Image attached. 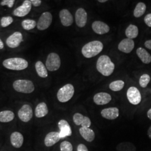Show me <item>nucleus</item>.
<instances>
[{
	"instance_id": "obj_1",
	"label": "nucleus",
	"mask_w": 151,
	"mask_h": 151,
	"mask_svg": "<svg viewBox=\"0 0 151 151\" xmlns=\"http://www.w3.org/2000/svg\"><path fill=\"white\" fill-rule=\"evenodd\" d=\"M96 68L97 70L103 75L109 76L113 73L115 65L109 57L106 55H103L98 58Z\"/></svg>"
},
{
	"instance_id": "obj_2",
	"label": "nucleus",
	"mask_w": 151,
	"mask_h": 151,
	"mask_svg": "<svg viewBox=\"0 0 151 151\" xmlns=\"http://www.w3.org/2000/svg\"><path fill=\"white\" fill-rule=\"evenodd\" d=\"M103 44L101 42L95 40L85 45L82 49V53L87 58H90L99 54L103 50Z\"/></svg>"
},
{
	"instance_id": "obj_3",
	"label": "nucleus",
	"mask_w": 151,
	"mask_h": 151,
	"mask_svg": "<svg viewBox=\"0 0 151 151\" xmlns=\"http://www.w3.org/2000/svg\"><path fill=\"white\" fill-rule=\"evenodd\" d=\"M3 65L10 70H24L28 67V62L22 58H11L4 60Z\"/></svg>"
},
{
	"instance_id": "obj_4",
	"label": "nucleus",
	"mask_w": 151,
	"mask_h": 151,
	"mask_svg": "<svg viewBox=\"0 0 151 151\" xmlns=\"http://www.w3.org/2000/svg\"><path fill=\"white\" fill-rule=\"evenodd\" d=\"M13 87L16 91L25 93H30L35 89L32 82L27 80H16L13 83Z\"/></svg>"
},
{
	"instance_id": "obj_5",
	"label": "nucleus",
	"mask_w": 151,
	"mask_h": 151,
	"mask_svg": "<svg viewBox=\"0 0 151 151\" xmlns=\"http://www.w3.org/2000/svg\"><path fill=\"white\" fill-rule=\"evenodd\" d=\"M75 93L74 87L70 83L61 87L57 92V99L61 103H66L73 97Z\"/></svg>"
},
{
	"instance_id": "obj_6",
	"label": "nucleus",
	"mask_w": 151,
	"mask_h": 151,
	"mask_svg": "<svg viewBox=\"0 0 151 151\" xmlns=\"http://www.w3.org/2000/svg\"><path fill=\"white\" fill-rule=\"evenodd\" d=\"M61 64L60 56L55 53L49 54L45 63V67L49 71H55L60 68Z\"/></svg>"
},
{
	"instance_id": "obj_7",
	"label": "nucleus",
	"mask_w": 151,
	"mask_h": 151,
	"mask_svg": "<svg viewBox=\"0 0 151 151\" xmlns=\"http://www.w3.org/2000/svg\"><path fill=\"white\" fill-rule=\"evenodd\" d=\"M52 15L49 12H45L39 19L37 23V28L39 30H44L48 29L52 22Z\"/></svg>"
},
{
	"instance_id": "obj_8",
	"label": "nucleus",
	"mask_w": 151,
	"mask_h": 151,
	"mask_svg": "<svg viewBox=\"0 0 151 151\" xmlns=\"http://www.w3.org/2000/svg\"><path fill=\"white\" fill-rule=\"evenodd\" d=\"M127 96L129 103L133 105H138L141 101V94L139 90L135 87H130L127 93Z\"/></svg>"
},
{
	"instance_id": "obj_9",
	"label": "nucleus",
	"mask_w": 151,
	"mask_h": 151,
	"mask_svg": "<svg viewBox=\"0 0 151 151\" xmlns=\"http://www.w3.org/2000/svg\"><path fill=\"white\" fill-rule=\"evenodd\" d=\"M18 116L23 122H29L32 117V110L29 105H24L18 112Z\"/></svg>"
},
{
	"instance_id": "obj_10",
	"label": "nucleus",
	"mask_w": 151,
	"mask_h": 151,
	"mask_svg": "<svg viewBox=\"0 0 151 151\" xmlns=\"http://www.w3.org/2000/svg\"><path fill=\"white\" fill-rule=\"evenodd\" d=\"M32 9V4L30 1H24L22 5L16 8L13 12V14L17 17H24L27 15Z\"/></svg>"
},
{
	"instance_id": "obj_11",
	"label": "nucleus",
	"mask_w": 151,
	"mask_h": 151,
	"mask_svg": "<svg viewBox=\"0 0 151 151\" xmlns=\"http://www.w3.org/2000/svg\"><path fill=\"white\" fill-rule=\"evenodd\" d=\"M22 41V35L19 32H15L9 37L6 40V44L11 48H15L19 47Z\"/></svg>"
},
{
	"instance_id": "obj_12",
	"label": "nucleus",
	"mask_w": 151,
	"mask_h": 151,
	"mask_svg": "<svg viewBox=\"0 0 151 151\" xmlns=\"http://www.w3.org/2000/svg\"><path fill=\"white\" fill-rule=\"evenodd\" d=\"M75 19L76 23L78 27H84L86 24L87 20L86 11L82 8L78 9L76 12Z\"/></svg>"
},
{
	"instance_id": "obj_13",
	"label": "nucleus",
	"mask_w": 151,
	"mask_h": 151,
	"mask_svg": "<svg viewBox=\"0 0 151 151\" xmlns=\"http://www.w3.org/2000/svg\"><path fill=\"white\" fill-rule=\"evenodd\" d=\"M134 48V42L132 39L129 38L124 39L118 45V49L125 53H129Z\"/></svg>"
},
{
	"instance_id": "obj_14",
	"label": "nucleus",
	"mask_w": 151,
	"mask_h": 151,
	"mask_svg": "<svg viewBox=\"0 0 151 151\" xmlns=\"http://www.w3.org/2000/svg\"><path fill=\"white\" fill-rule=\"evenodd\" d=\"M73 120L76 125H81L83 128H89L91 125L90 119L80 113H76L73 115Z\"/></svg>"
},
{
	"instance_id": "obj_15",
	"label": "nucleus",
	"mask_w": 151,
	"mask_h": 151,
	"mask_svg": "<svg viewBox=\"0 0 151 151\" xmlns=\"http://www.w3.org/2000/svg\"><path fill=\"white\" fill-rule=\"evenodd\" d=\"M60 138H65L66 137L72 135V130L69 123L65 120H60L58 123Z\"/></svg>"
},
{
	"instance_id": "obj_16",
	"label": "nucleus",
	"mask_w": 151,
	"mask_h": 151,
	"mask_svg": "<svg viewBox=\"0 0 151 151\" xmlns=\"http://www.w3.org/2000/svg\"><path fill=\"white\" fill-rule=\"evenodd\" d=\"M111 100V96L106 92H99L93 97V101L98 105H106Z\"/></svg>"
},
{
	"instance_id": "obj_17",
	"label": "nucleus",
	"mask_w": 151,
	"mask_h": 151,
	"mask_svg": "<svg viewBox=\"0 0 151 151\" xmlns=\"http://www.w3.org/2000/svg\"><path fill=\"white\" fill-rule=\"evenodd\" d=\"M92 28L93 32L97 34H104L108 33L110 27L106 24L100 21H95L92 24Z\"/></svg>"
},
{
	"instance_id": "obj_18",
	"label": "nucleus",
	"mask_w": 151,
	"mask_h": 151,
	"mask_svg": "<svg viewBox=\"0 0 151 151\" xmlns=\"http://www.w3.org/2000/svg\"><path fill=\"white\" fill-rule=\"evenodd\" d=\"M60 18L62 24L65 27H70L73 22L72 14L70 11L66 9H63L60 11Z\"/></svg>"
},
{
	"instance_id": "obj_19",
	"label": "nucleus",
	"mask_w": 151,
	"mask_h": 151,
	"mask_svg": "<svg viewBox=\"0 0 151 151\" xmlns=\"http://www.w3.org/2000/svg\"><path fill=\"white\" fill-rule=\"evenodd\" d=\"M103 118L108 120L116 119L119 115V109L117 108H109L104 109L101 112Z\"/></svg>"
},
{
	"instance_id": "obj_20",
	"label": "nucleus",
	"mask_w": 151,
	"mask_h": 151,
	"mask_svg": "<svg viewBox=\"0 0 151 151\" xmlns=\"http://www.w3.org/2000/svg\"><path fill=\"white\" fill-rule=\"evenodd\" d=\"M60 139L59 132H52L46 135L44 139V143L47 147H51L59 142Z\"/></svg>"
},
{
	"instance_id": "obj_21",
	"label": "nucleus",
	"mask_w": 151,
	"mask_h": 151,
	"mask_svg": "<svg viewBox=\"0 0 151 151\" xmlns=\"http://www.w3.org/2000/svg\"><path fill=\"white\" fill-rule=\"evenodd\" d=\"M11 145L16 148H20L24 142V137L22 134L18 132H13L10 137Z\"/></svg>"
},
{
	"instance_id": "obj_22",
	"label": "nucleus",
	"mask_w": 151,
	"mask_h": 151,
	"mask_svg": "<svg viewBox=\"0 0 151 151\" xmlns=\"http://www.w3.org/2000/svg\"><path fill=\"white\" fill-rule=\"evenodd\" d=\"M80 133L84 139L91 142L95 139V134L93 130L89 128H83L81 127L79 130Z\"/></svg>"
},
{
	"instance_id": "obj_23",
	"label": "nucleus",
	"mask_w": 151,
	"mask_h": 151,
	"mask_svg": "<svg viewBox=\"0 0 151 151\" xmlns=\"http://www.w3.org/2000/svg\"><path fill=\"white\" fill-rule=\"evenodd\" d=\"M137 54L142 62L145 64H149L151 62V55L146 49L139 47L137 49Z\"/></svg>"
},
{
	"instance_id": "obj_24",
	"label": "nucleus",
	"mask_w": 151,
	"mask_h": 151,
	"mask_svg": "<svg viewBox=\"0 0 151 151\" xmlns=\"http://www.w3.org/2000/svg\"><path fill=\"white\" fill-rule=\"evenodd\" d=\"M48 113V109L47 104L45 103H40L38 104L35 108V114L37 118H43Z\"/></svg>"
},
{
	"instance_id": "obj_25",
	"label": "nucleus",
	"mask_w": 151,
	"mask_h": 151,
	"mask_svg": "<svg viewBox=\"0 0 151 151\" xmlns=\"http://www.w3.org/2000/svg\"><path fill=\"white\" fill-rule=\"evenodd\" d=\"M15 118L14 113L10 110H5L0 112V122L8 123L12 121Z\"/></svg>"
},
{
	"instance_id": "obj_26",
	"label": "nucleus",
	"mask_w": 151,
	"mask_h": 151,
	"mask_svg": "<svg viewBox=\"0 0 151 151\" xmlns=\"http://www.w3.org/2000/svg\"><path fill=\"white\" fill-rule=\"evenodd\" d=\"M138 28L134 25L130 24L125 30V35L127 37L130 39L137 38L138 35Z\"/></svg>"
},
{
	"instance_id": "obj_27",
	"label": "nucleus",
	"mask_w": 151,
	"mask_h": 151,
	"mask_svg": "<svg viewBox=\"0 0 151 151\" xmlns=\"http://www.w3.org/2000/svg\"><path fill=\"white\" fill-rule=\"evenodd\" d=\"M35 69L38 76L42 78H46L48 76V71L46 67L41 61H38L35 63Z\"/></svg>"
},
{
	"instance_id": "obj_28",
	"label": "nucleus",
	"mask_w": 151,
	"mask_h": 151,
	"mask_svg": "<svg viewBox=\"0 0 151 151\" xmlns=\"http://www.w3.org/2000/svg\"><path fill=\"white\" fill-rule=\"evenodd\" d=\"M146 10V6L143 2H139L134 10V16L135 17H139L144 15Z\"/></svg>"
},
{
	"instance_id": "obj_29",
	"label": "nucleus",
	"mask_w": 151,
	"mask_h": 151,
	"mask_svg": "<svg viewBox=\"0 0 151 151\" xmlns=\"http://www.w3.org/2000/svg\"><path fill=\"white\" fill-rule=\"evenodd\" d=\"M124 82L122 80L113 81L109 85V88L113 91H119L122 90L124 86Z\"/></svg>"
},
{
	"instance_id": "obj_30",
	"label": "nucleus",
	"mask_w": 151,
	"mask_h": 151,
	"mask_svg": "<svg viewBox=\"0 0 151 151\" xmlns=\"http://www.w3.org/2000/svg\"><path fill=\"white\" fill-rule=\"evenodd\" d=\"M22 25L24 29L26 30H30L35 27L37 25V24L34 20L27 19L23 20L22 22Z\"/></svg>"
},
{
	"instance_id": "obj_31",
	"label": "nucleus",
	"mask_w": 151,
	"mask_h": 151,
	"mask_svg": "<svg viewBox=\"0 0 151 151\" xmlns=\"http://www.w3.org/2000/svg\"><path fill=\"white\" fill-rule=\"evenodd\" d=\"M151 80L150 76L148 74H143L140 76L139 78V85L143 88H146Z\"/></svg>"
},
{
	"instance_id": "obj_32",
	"label": "nucleus",
	"mask_w": 151,
	"mask_h": 151,
	"mask_svg": "<svg viewBox=\"0 0 151 151\" xmlns=\"http://www.w3.org/2000/svg\"><path fill=\"white\" fill-rule=\"evenodd\" d=\"M60 151H73V146L70 142L63 141L60 145Z\"/></svg>"
},
{
	"instance_id": "obj_33",
	"label": "nucleus",
	"mask_w": 151,
	"mask_h": 151,
	"mask_svg": "<svg viewBox=\"0 0 151 151\" xmlns=\"http://www.w3.org/2000/svg\"><path fill=\"white\" fill-rule=\"evenodd\" d=\"M13 21V18L11 16H5L1 20V25L2 27H7L12 24Z\"/></svg>"
},
{
	"instance_id": "obj_34",
	"label": "nucleus",
	"mask_w": 151,
	"mask_h": 151,
	"mask_svg": "<svg viewBox=\"0 0 151 151\" xmlns=\"http://www.w3.org/2000/svg\"><path fill=\"white\" fill-rule=\"evenodd\" d=\"M14 3H15L14 0H4V1H1V5H7L9 7L11 8L12 7H13V6L14 5Z\"/></svg>"
},
{
	"instance_id": "obj_35",
	"label": "nucleus",
	"mask_w": 151,
	"mask_h": 151,
	"mask_svg": "<svg viewBox=\"0 0 151 151\" xmlns=\"http://www.w3.org/2000/svg\"><path fill=\"white\" fill-rule=\"evenodd\" d=\"M144 20H145V22L146 23V25L148 27H151V14H147L145 16Z\"/></svg>"
},
{
	"instance_id": "obj_36",
	"label": "nucleus",
	"mask_w": 151,
	"mask_h": 151,
	"mask_svg": "<svg viewBox=\"0 0 151 151\" xmlns=\"http://www.w3.org/2000/svg\"><path fill=\"white\" fill-rule=\"evenodd\" d=\"M77 151H88V150L85 145L80 144L77 147Z\"/></svg>"
},
{
	"instance_id": "obj_37",
	"label": "nucleus",
	"mask_w": 151,
	"mask_h": 151,
	"mask_svg": "<svg viewBox=\"0 0 151 151\" xmlns=\"http://www.w3.org/2000/svg\"><path fill=\"white\" fill-rule=\"evenodd\" d=\"M31 4L35 7H38L41 5L42 1L40 0H31Z\"/></svg>"
},
{
	"instance_id": "obj_38",
	"label": "nucleus",
	"mask_w": 151,
	"mask_h": 151,
	"mask_svg": "<svg viewBox=\"0 0 151 151\" xmlns=\"http://www.w3.org/2000/svg\"><path fill=\"white\" fill-rule=\"evenodd\" d=\"M145 45L147 48L151 50V40H147L145 43Z\"/></svg>"
},
{
	"instance_id": "obj_39",
	"label": "nucleus",
	"mask_w": 151,
	"mask_h": 151,
	"mask_svg": "<svg viewBox=\"0 0 151 151\" xmlns=\"http://www.w3.org/2000/svg\"><path fill=\"white\" fill-rule=\"evenodd\" d=\"M147 116L149 119L151 120V108L147 112Z\"/></svg>"
},
{
	"instance_id": "obj_40",
	"label": "nucleus",
	"mask_w": 151,
	"mask_h": 151,
	"mask_svg": "<svg viewBox=\"0 0 151 151\" xmlns=\"http://www.w3.org/2000/svg\"><path fill=\"white\" fill-rule=\"evenodd\" d=\"M147 134H148V137H149V138L151 139V126L149 128V129L148 130V133H147Z\"/></svg>"
},
{
	"instance_id": "obj_41",
	"label": "nucleus",
	"mask_w": 151,
	"mask_h": 151,
	"mask_svg": "<svg viewBox=\"0 0 151 151\" xmlns=\"http://www.w3.org/2000/svg\"><path fill=\"white\" fill-rule=\"evenodd\" d=\"M4 43H3L2 41V40L0 39V49L4 48Z\"/></svg>"
},
{
	"instance_id": "obj_42",
	"label": "nucleus",
	"mask_w": 151,
	"mask_h": 151,
	"mask_svg": "<svg viewBox=\"0 0 151 151\" xmlns=\"http://www.w3.org/2000/svg\"><path fill=\"white\" fill-rule=\"evenodd\" d=\"M98 1H99V2H101V3H104V2H107V0H99Z\"/></svg>"
}]
</instances>
